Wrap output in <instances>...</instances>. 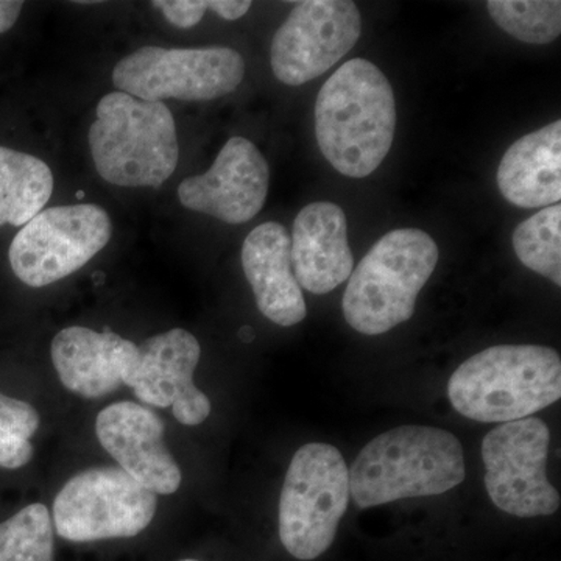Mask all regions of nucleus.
I'll list each match as a JSON object with an SVG mask.
<instances>
[{
  "label": "nucleus",
  "instance_id": "f257e3e1",
  "mask_svg": "<svg viewBox=\"0 0 561 561\" xmlns=\"http://www.w3.org/2000/svg\"><path fill=\"white\" fill-rule=\"evenodd\" d=\"M397 130L393 88L365 58L346 61L324 81L316 102L319 149L350 179L371 175L391 149Z\"/></svg>",
  "mask_w": 561,
  "mask_h": 561
},
{
  "label": "nucleus",
  "instance_id": "f03ea898",
  "mask_svg": "<svg viewBox=\"0 0 561 561\" xmlns=\"http://www.w3.org/2000/svg\"><path fill=\"white\" fill-rule=\"evenodd\" d=\"M463 446L453 432L401 426L373 438L350 470V493L360 508L409 497L437 496L465 481Z\"/></svg>",
  "mask_w": 561,
  "mask_h": 561
},
{
  "label": "nucleus",
  "instance_id": "7ed1b4c3",
  "mask_svg": "<svg viewBox=\"0 0 561 561\" xmlns=\"http://www.w3.org/2000/svg\"><path fill=\"white\" fill-rule=\"evenodd\" d=\"M465 419L508 423L529 419L561 398V359L541 345H496L474 354L448 382Z\"/></svg>",
  "mask_w": 561,
  "mask_h": 561
},
{
  "label": "nucleus",
  "instance_id": "20e7f679",
  "mask_svg": "<svg viewBox=\"0 0 561 561\" xmlns=\"http://www.w3.org/2000/svg\"><path fill=\"white\" fill-rule=\"evenodd\" d=\"M440 251L427 232L401 228L382 236L350 276L342 298L346 323L381 335L411 320Z\"/></svg>",
  "mask_w": 561,
  "mask_h": 561
},
{
  "label": "nucleus",
  "instance_id": "39448f33",
  "mask_svg": "<svg viewBox=\"0 0 561 561\" xmlns=\"http://www.w3.org/2000/svg\"><path fill=\"white\" fill-rule=\"evenodd\" d=\"M90 149L103 180L122 187H160L179 165L175 119L162 102L110 92L99 102Z\"/></svg>",
  "mask_w": 561,
  "mask_h": 561
},
{
  "label": "nucleus",
  "instance_id": "423d86ee",
  "mask_svg": "<svg viewBox=\"0 0 561 561\" xmlns=\"http://www.w3.org/2000/svg\"><path fill=\"white\" fill-rule=\"evenodd\" d=\"M350 470L341 451L308 443L291 457L280 490L279 540L297 560L319 559L334 542L350 504Z\"/></svg>",
  "mask_w": 561,
  "mask_h": 561
},
{
  "label": "nucleus",
  "instance_id": "0eeeda50",
  "mask_svg": "<svg viewBox=\"0 0 561 561\" xmlns=\"http://www.w3.org/2000/svg\"><path fill=\"white\" fill-rule=\"evenodd\" d=\"M245 61L230 47L146 46L117 62V90L146 102H208L238 90Z\"/></svg>",
  "mask_w": 561,
  "mask_h": 561
},
{
  "label": "nucleus",
  "instance_id": "6e6552de",
  "mask_svg": "<svg viewBox=\"0 0 561 561\" xmlns=\"http://www.w3.org/2000/svg\"><path fill=\"white\" fill-rule=\"evenodd\" d=\"M157 505V494L121 468H90L55 497V529L73 542L133 538L153 522Z\"/></svg>",
  "mask_w": 561,
  "mask_h": 561
},
{
  "label": "nucleus",
  "instance_id": "1a4fd4ad",
  "mask_svg": "<svg viewBox=\"0 0 561 561\" xmlns=\"http://www.w3.org/2000/svg\"><path fill=\"white\" fill-rule=\"evenodd\" d=\"M113 225L98 205L55 206L33 217L11 242V271L31 287L72 275L108 245Z\"/></svg>",
  "mask_w": 561,
  "mask_h": 561
},
{
  "label": "nucleus",
  "instance_id": "9d476101",
  "mask_svg": "<svg viewBox=\"0 0 561 561\" xmlns=\"http://www.w3.org/2000/svg\"><path fill=\"white\" fill-rule=\"evenodd\" d=\"M551 431L541 419L508 421L483 437L482 460L490 500L518 518L553 515L560 494L546 476Z\"/></svg>",
  "mask_w": 561,
  "mask_h": 561
},
{
  "label": "nucleus",
  "instance_id": "9b49d317",
  "mask_svg": "<svg viewBox=\"0 0 561 561\" xmlns=\"http://www.w3.org/2000/svg\"><path fill=\"white\" fill-rule=\"evenodd\" d=\"M362 18L350 0H305L272 41V70L280 83L300 87L323 76L360 38Z\"/></svg>",
  "mask_w": 561,
  "mask_h": 561
},
{
  "label": "nucleus",
  "instance_id": "f8f14e48",
  "mask_svg": "<svg viewBox=\"0 0 561 561\" xmlns=\"http://www.w3.org/2000/svg\"><path fill=\"white\" fill-rule=\"evenodd\" d=\"M202 348L190 331L171 330L138 345V356L122 376L124 386L153 408H172L184 426H198L210 415L209 398L194 383Z\"/></svg>",
  "mask_w": 561,
  "mask_h": 561
},
{
  "label": "nucleus",
  "instance_id": "ddd939ff",
  "mask_svg": "<svg viewBox=\"0 0 561 561\" xmlns=\"http://www.w3.org/2000/svg\"><path fill=\"white\" fill-rule=\"evenodd\" d=\"M271 169L251 140L236 136L225 144L213 168L181 181L179 198L184 208L230 225L250 221L267 201Z\"/></svg>",
  "mask_w": 561,
  "mask_h": 561
},
{
  "label": "nucleus",
  "instance_id": "4468645a",
  "mask_svg": "<svg viewBox=\"0 0 561 561\" xmlns=\"http://www.w3.org/2000/svg\"><path fill=\"white\" fill-rule=\"evenodd\" d=\"M164 432L160 415L131 401L108 405L95 420L103 449L121 470L154 494H173L183 481L180 465L165 446Z\"/></svg>",
  "mask_w": 561,
  "mask_h": 561
},
{
  "label": "nucleus",
  "instance_id": "2eb2a0df",
  "mask_svg": "<svg viewBox=\"0 0 561 561\" xmlns=\"http://www.w3.org/2000/svg\"><path fill=\"white\" fill-rule=\"evenodd\" d=\"M290 256L298 286L311 294H330L350 279L354 256L341 206L328 202L305 206L294 221Z\"/></svg>",
  "mask_w": 561,
  "mask_h": 561
},
{
  "label": "nucleus",
  "instance_id": "dca6fc26",
  "mask_svg": "<svg viewBox=\"0 0 561 561\" xmlns=\"http://www.w3.org/2000/svg\"><path fill=\"white\" fill-rule=\"evenodd\" d=\"M50 354L62 386L92 400L124 386L122 376L135 360L138 345L116 332L70 327L55 335Z\"/></svg>",
  "mask_w": 561,
  "mask_h": 561
},
{
  "label": "nucleus",
  "instance_id": "f3484780",
  "mask_svg": "<svg viewBox=\"0 0 561 561\" xmlns=\"http://www.w3.org/2000/svg\"><path fill=\"white\" fill-rule=\"evenodd\" d=\"M241 257L262 316L284 328L301 323L308 308L291 271L289 231L278 221H265L247 236Z\"/></svg>",
  "mask_w": 561,
  "mask_h": 561
},
{
  "label": "nucleus",
  "instance_id": "a211bd4d",
  "mask_svg": "<svg viewBox=\"0 0 561 561\" xmlns=\"http://www.w3.org/2000/svg\"><path fill=\"white\" fill-rule=\"evenodd\" d=\"M502 197L518 208H542L561 201V121L512 144L497 168Z\"/></svg>",
  "mask_w": 561,
  "mask_h": 561
},
{
  "label": "nucleus",
  "instance_id": "6ab92c4d",
  "mask_svg": "<svg viewBox=\"0 0 561 561\" xmlns=\"http://www.w3.org/2000/svg\"><path fill=\"white\" fill-rule=\"evenodd\" d=\"M54 192L49 165L33 154L0 146V227H24Z\"/></svg>",
  "mask_w": 561,
  "mask_h": 561
},
{
  "label": "nucleus",
  "instance_id": "aec40b11",
  "mask_svg": "<svg viewBox=\"0 0 561 561\" xmlns=\"http://www.w3.org/2000/svg\"><path fill=\"white\" fill-rule=\"evenodd\" d=\"M516 256L529 271L561 286V206L552 205L524 220L513 232Z\"/></svg>",
  "mask_w": 561,
  "mask_h": 561
},
{
  "label": "nucleus",
  "instance_id": "412c9836",
  "mask_svg": "<svg viewBox=\"0 0 561 561\" xmlns=\"http://www.w3.org/2000/svg\"><path fill=\"white\" fill-rule=\"evenodd\" d=\"M0 561H55L54 524L46 505H27L0 523Z\"/></svg>",
  "mask_w": 561,
  "mask_h": 561
},
{
  "label": "nucleus",
  "instance_id": "4be33fe9",
  "mask_svg": "<svg viewBox=\"0 0 561 561\" xmlns=\"http://www.w3.org/2000/svg\"><path fill=\"white\" fill-rule=\"evenodd\" d=\"M491 20L513 38L527 44H549L561 33L559 0H490Z\"/></svg>",
  "mask_w": 561,
  "mask_h": 561
},
{
  "label": "nucleus",
  "instance_id": "5701e85b",
  "mask_svg": "<svg viewBox=\"0 0 561 561\" xmlns=\"http://www.w3.org/2000/svg\"><path fill=\"white\" fill-rule=\"evenodd\" d=\"M39 423L32 404L0 393V468L20 470L32 460L31 440Z\"/></svg>",
  "mask_w": 561,
  "mask_h": 561
},
{
  "label": "nucleus",
  "instance_id": "b1692460",
  "mask_svg": "<svg viewBox=\"0 0 561 561\" xmlns=\"http://www.w3.org/2000/svg\"><path fill=\"white\" fill-rule=\"evenodd\" d=\"M151 7L161 10L165 20L179 28L195 27L208 9V0H157Z\"/></svg>",
  "mask_w": 561,
  "mask_h": 561
},
{
  "label": "nucleus",
  "instance_id": "393cba45",
  "mask_svg": "<svg viewBox=\"0 0 561 561\" xmlns=\"http://www.w3.org/2000/svg\"><path fill=\"white\" fill-rule=\"evenodd\" d=\"M250 7V0H208V9L225 21L241 20L249 13Z\"/></svg>",
  "mask_w": 561,
  "mask_h": 561
},
{
  "label": "nucleus",
  "instance_id": "a878e982",
  "mask_svg": "<svg viewBox=\"0 0 561 561\" xmlns=\"http://www.w3.org/2000/svg\"><path fill=\"white\" fill-rule=\"evenodd\" d=\"M24 2H14V0H0V35L7 33L16 24L20 18Z\"/></svg>",
  "mask_w": 561,
  "mask_h": 561
},
{
  "label": "nucleus",
  "instance_id": "bb28decb",
  "mask_svg": "<svg viewBox=\"0 0 561 561\" xmlns=\"http://www.w3.org/2000/svg\"><path fill=\"white\" fill-rule=\"evenodd\" d=\"M180 561H201V560L186 559V560H180Z\"/></svg>",
  "mask_w": 561,
  "mask_h": 561
}]
</instances>
